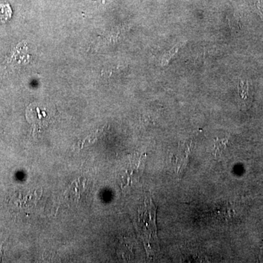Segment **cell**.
Instances as JSON below:
<instances>
[{
    "label": "cell",
    "mask_w": 263,
    "mask_h": 263,
    "mask_svg": "<svg viewBox=\"0 0 263 263\" xmlns=\"http://www.w3.org/2000/svg\"><path fill=\"white\" fill-rule=\"evenodd\" d=\"M143 210L139 213V226L141 236L144 241L148 252L155 254L159 249L158 239H157V227H156V211L152 199L144 202Z\"/></svg>",
    "instance_id": "1"
},
{
    "label": "cell",
    "mask_w": 263,
    "mask_h": 263,
    "mask_svg": "<svg viewBox=\"0 0 263 263\" xmlns=\"http://www.w3.org/2000/svg\"><path fill=\"white\" fill-rule=\"evenodd\" d=\"M54 111L51 107L43 104L33 103L27 110V118L35 133H41L51 122Z\"/></svg>",
    "instance_id": "2"
},
{
    "label": "cell",
    "mask_w": 263,
    "mask_h": 263,
    "mask_svg": "<svg viewBox=\"0 0 263 263\" xmlns=\"http://www.w3.org/2000/svg\"><path fill=\"white\" fill-rule=\"evenodd\" d=\"M183 43L182 42L178 43L176 46L171 48L170 51H167V53H164L163 57H162V60H161V63L162 66H166L168 65L171 59L173 58L178 53L179 48L183 46Z\"/></svg>",
    "instance_id": "3"
},
{
    "label": "cell",
    "mask_w": 263,
    "mask_h": 263,
    "mask_svg": "<svg viewBox=\"0 0 263 263\" xmlns=\"http://www.w3.org/2000/svg\"><path fill=\"white\" fill-rule=\"evenodd\" d=\"M240 95H241L242 98H245V95H247V89H248V84L247 83L240 82Z\"/></svg>",
    "instance_id": "4"
},
{
    "label": "cell",
    "mask_w": 263,
    "mask_h": 263,
    "mask_svg": "<svg viewBox=\"0 0 263 263\" xmlns=\"http://www.w3.org/2000/svg\"><path fill=\"white\" fill-rule=\"evenodd\" d=\"M109 1H110V0H109Z\"/></svg>",
    "instance_id": "5"
}]
</instances>
